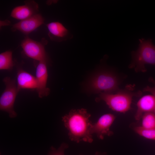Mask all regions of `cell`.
Returning a JSON list of instances; mask_svg holds the SVG:
<instances>
[{
	"instance_id": "obj_19",
	"label": "cell",
	"mask_w": 155,
	"mask_h": 155,
	"mask_svg": "<svg viewBox=\"0 0 155 155\" xmlns=\"http://www.w3.org/2000/svg\"><path fill=\"white\" fill-rule=\"evenodd\" d=\"M79 155H83L82 154H80ZM94 155H102L101 154L98 152H96Z\"/></svg>"
},
{
	"instance_id": "obj_2",
	"label": "cell",
	"mask_w": 155,
	"mask_h": 155,
	"mask_svg": "<svg viewBox=\"0 0 155 155\" xmlns=\"http://www.w3.org/2000/svg\"><path fill=\"white\" fill-rule=\"evenodd\" d=\"M142 94L140 90L135 91L134 85L129 84L113 93L101 92L96 100L103 101L113 110L124 113L130 109L133 98L140 97Z\"/></svg>"
},
{
	"instance_id": "obj_14",
	"label": "cell",
	"mask_w": 155,
	"mask_h": 155,
	"mask_svg": "<svg viewBox=\"0 0 155 155\" xmlns=\"http://www.w3.org/2000/svg\"><path fill=\"white\" fill-rule=\"evenodd\" d=\"M14 66L12 52L8 51L0 54V69L11 70Z\"/></svg>"
},
{
	"instance_id": "obj_17",
	"label": "cell",
	"mask_w": 155,
	"mask_h": 155,
	"mask_svg": "<svg viewBox=\"0 0 155 155\" xmlns=\"http://www.w3.org/2000/svg\"><path fill=\"white\" fill-rule=\"evenodd\" d=\"M68 147V144L65 143H62L57 149L51 146L48 155H65V150Z\"/></svg>"
},
{
	"instance_id": "obj_10",
	"label": "cell",
	"mask_w": 155,
	"mask_h": 155,
	"mask_svg": "<svg viewBox=\"0 0 155 155\" xmlns=\"http://www.w3.org/2000/svg\"><path fill=\"white\" fill-rule=\"evenodd\" d=\"M24 2L25 5L17 6L13 9L11 14L12 17L21 21L38 13V6L35 1L29 0Z\"/></svg>"
},
{
	"instance_id": "obj_11",
	"label": "cell",
	"mask_w": 155,
	"mask_h": 155,
	"mask_svg": "<svg viewBox=\"0 0 155 155\" xmlns=\"http://www.w3.org/2000/svg\"><path fill=\"white\" fill-rule=\"evenodd\" d=\"M46 26L49 30V36L52 41L61 42L72 38L68 30L59 22H51Z\"/></svg>"
},
{
	"instance_id": "obj_13",
	"label": "cell",
	"mask_w": 155,
	"mask_h": 155,
	"mask_svg": "<svg viewBox=\"0 0 155 155\" xmlns=\"http://www.w3.org/2000/svg\"><path fill=\"white\" fill-rule=\"evenodd\" d=\"M17 87L19 92L21 89H36L37 83L36 77L22 69L17 73Z\"/></svg>"
},
{
	"instance_id": "obj_18",
	"label": "cell",
	"mask_w": 155,
	"mask_h": 155,
	"mask_svg": "<svg viewBox=\"0 0 155 155\" xmlns=\"http://www.w3.org/2000/svg\"><path fill=\"white\" fill-rule=\"evenodd\" d=\"M148 81L153 84V86L151 87L147 86L143 88V91L144 92H147L150 93L155 97V80L152 77H150L149 78ZM154 113L155 114V110Z\"/></svg>"
},
{
	"instance_id": "obj_1",
	"label": "cell",
	"mask_w": 155,
	"mask_h": 155,
	"mask_svg": "<svg viewBox=\"0 0 155 155\" xmlns=\"http://www.w3.org/2000/svg\"><path fill=\"white\" fill-rule=\"evenodd\" d=\"M91 116L86 109L82 108L72 109L62 117V121L71 141L77 143L82 141L89 143L93 142L91 133L93 123L90 120Z\"/></svg>"
},
{
	"instance_id": "obj_4",
	"label": "cell",
	"mask_w": 155,
	"mask_h": 155,
	"mask_svg": "<svg viewBox=\"0 0 155 155\" xmlns=\"http://www.w3.org/2000/svg\"><path fill=\"white\" fill-rule=\"evenodd\" d=\"M120 84L119 78L116 74L109 71L101 70L89 80L86 88L92 93H113L119 89Z\"/></svg>"
},
{
	"instance_id": "obj_5",
	"label": "cell",
	"mask_w": 155,
	"mask_h": 155,
	"mask_svg": "<svg viewBox=\"0 0 155 155\" xmlns=\"http://www.w3.org/2000/svg\"><path fill=\"white\" fill-rule=\"evenodd\" d=\"M3 81L5 87L0 98V109L7 112L10 117L15 118L17 114L14 110L13 106L18 92L16 81L7 77L4 78Z\"/></svg>"
},
{
	"instance_id": "obj_8",
	"label": "cell",
	"mask_w": 155,
	"mask_h": 155,
	"mask_svg": "<svg viewBox=\"0 0 155 155\" xmlns=\"http://www.w3.org/2000/svg\"><path fill=\"white\" fill-rule=\"evenodd\" d=\"M46 61H39L36 69V79L37 83V91L38 97L42 98L46 96L50 93V90L47 87L48 72Z\"/></svg>"
},
{
	"instance_id": "obj_3",
	"label": "cell",
	"mask_w": 155,
	"mask_h": 155,
	"mask_svg": "<svg viewBox=\"0 0 155 155\" xmlns=\"http://www.w3.org/2000/svg\"><path fill=\"white\" fill-rule=\"evenodd\" d=\"M139 41L137 49L131 52V61L128 67L136 72L145 73L147 71L146 64L155 66V45L151 39L142 38Z\"/></svg>"
},
{
	"instance_id": "obj_12",
	"label": "cell",
	"mask_w": 155,
	"mask_h": 155,
	"mask_svg": "<svg viewBox=\"0 0 155 155\" xmlns=\"http://www.w3.org/2000/svg\"><path fill=\"white\" fill-rule=\"evenodd\" d=\"M137 109L135 115L137 120L140 119L145 113L154 112L155 110V97L152 94L145 95L138 101Z\"/></svg>"
},
{
	"instance_id": "obj_7",
	"label": "cell",
	"mask_w": 155,
	"mask_h": 155,
	"mask_svg": "<svg viewBox=\"0 0 155 155\" xmlns=\"http://www.w3.org/2000/svg\"><path fill=\"white\" fill-rule=\"evenodd\" d=\"M115 118V116L111 113L104 114L91 127L92 134H95L98 138L103 140L105 136H110L113 133L110 129V127Z\"/></svg>"
},
{
	"instance_id": "obj_9",
	"label": "cell",
	"mask_w": 155,
	"mask_h": 155,
	"mask_svg": "<svg viewBox=\"0 0 155 155\" xmlns=\"http://www.w3.org/2000/svg\"><path fill=\"white\" fill-rule=\"evenodd\" d=\"M44 21L42 16L38 13L13 24L11 30L13 31L18 30L27 35L43 24Z\"/></svg>"
},
{
	"instance_id": "obj_6",
	"label": "cell",
	"mask_w": 155,
	"mask_h": 155,
	"mask_svg": "<svg viewBox=\"0 0 155 155\" xmlns=\"http://www.w3.org/2000/svg\"><path fill=\"white\" fill-rule=\"evenodd\" d=\"M38 42L27 37L22 41L21 45L24 53L28 57L40 61H47L44 46L47 43L45 39Z\"/></svg>"
},
{
	"instance_id": "obj_15",
	"label": "cell",
	"mask_w": 155,
	"mask_h": 155,
	"mask_svg": "<svg viewBox=\"0 0 155 155\" xmlns=\"http://www.w3.org/2000/svg\"><path fill=\"white\" fill-rule=\"evenodd\" d=\"M142 118V127L146 129H155V114L154 112L146 113Z\"/></svg>"
},
{
	"instance_id": "obj_16",
	"label": "cell",
	"mask_w": 155,
	"mask_h": 155,
	"mask_svg": "<svg viewBox=\"0 0 155 155\" xmlns=\"http://www.w3.org/2000/svg\"><path fill=\"white\" fill-rule=\"evenodd\" d=\"M134 130L138 134L145 138L155 140V129H146L138 126L135 127Z\"/></svg>"
}]
</instances>
